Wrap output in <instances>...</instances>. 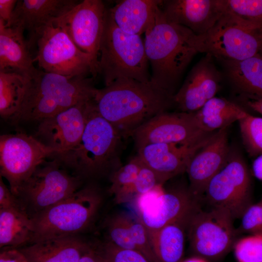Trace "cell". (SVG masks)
<instances>
[{
    "label": "cell",
    "mask_w": 262,
    "mask_h": 262,
    "mask_svg": "<svg viewBox=\"0 0 262 262\" xmlns=\"http://www.w3.org/2000/svg\"><path fill=\"white\" fill-rule=\"evenodd\" d=\"M144 40L121 30L106 9L98 59V73L105 85L122 78L150 82Z\"/></svg>",
    "instance_id": "8992f818"
},
{
    "label": "cell",
    "mask_w": 262,
    "mask_h": 262,
    "mask_svg": "<svg viewBox=\"0 0 262 262\" xmlns=\"http://www.w3.org/2000/svg\"><path fill=\"white\" fill-rule=\"evenodd\" d=\"M232 249L238 262H262V234L237 239Z\"/></svg>",
    "instance_id": "e575fe53"
},
{
    "label": "cell",
    "mask_w": 262,
    "mask_h": 262,
    "mask_svg": "<svg viewBox=\"0 0 262 262\" xmlns=\"http://www.w3.org/2000/svg\"><path fill=\"white\" fill-rule=\"evenodd\" d=\"M233 218L226 211L212 207L204 211L200 205L189 220L187 234L190 247L195 256L216 261L231 249L239 235Z\"/></svg>",
    "instance_id": "30bf717a"
},
{
    "label": "cell",
    "mask_w": 262,
    "mask_h": 262,
    "mask_svg": "<svg viewBox=\"0 0 262 262\" xmlns=\"http://www.w3.org/2000/svg\"><path fill=\"white\" fill-rule=\"evenodd\" d=\"M209 204L240 218L252 203L251 179L247 166L236 151L230 150L223 168L208 183L204 193Z\"/></svg>",
    "instance_id": "8fae6325"
},
{
    "label": "cell",
    "mask_w": 262,
    "mask_h": 262,
    "mask_svg": "<svg viewBox=\"0 0 262 262\" xmlns=\"http://www.w3.org/2000/svg\"><path fill=\"white\" fill-rule=\"evenodd\" d=\"M243 143L252 156L262 154V117L247 112L238 121Z\"/></svg>",
    "instance_id": "1f68e13d"
},
{
    "label": "cell",
    "mask_w": 262,
    "mask_h": 262,
    "mask_svg": "<svg viewBox=\"0 0 262 262\" xmlns=\"http://www.w3.org/2000/svg\"><path fill=\"white\" fill-rule=\"evenodd\" d=\"M159 185H161L160 184L155 173L143 163L134 182L114 196V201L117 204L133 201L140 195Z\"/></svg>",
    "instance_id": "4dcf8cb0"
},
{
    "label": "cell",
    "mask_w": 262,
    "mask_h": 262,
    "mask_svg": "<svg viewBox=\"0 0 262 262\" xmlns=\"http://www.w3.org/2000/svg\"><path fill=\"white\" fill-rule=\"evenodd\" d=\"M246 104L262 115V98L243 96Z\"/></svg>",
    "instance_id": "7bdbcfd3"
},
{
    "label": "cell",
    "mask_w": 262,
    "mask_h": 262,
    "mask_svg": "<svg viewBox=\"0 0 262 262\" xmlns=\"http://www.w3.org/2000/svg\"><path fill=\"white\" fill-rule=\"evenodd\" d=\"M93 101L98 113L125 138L146 121L174 105L173 96L150 82L128 78L97 89Z\"/></svg>",
    "instance_id": "6da1fadb"
},
{
    "label": "cell",
    "mask_w": 262,
    "mask_h": 262,
    "mask_svg": "<svg viewBox=\"0 0 262 262\" xmlns=\"http://www.w3.org/2000/svg\"><path fill=\"white\" fill-rule=\"evenodd\" d=\"M97 89L86 76H66L37 68L29 78L23 103L12 122H38L93 99Z\"/></svg>",
    "instance_id": "277c9868"
},
{
    "label": "cell",
    "mask_w": 262,
    "mask_h": 262,
    "mask_svg": "<svg viewBox=\"0 0 262 262\" xmlns=\"http://www.w3.org/2000/svg\"><path fill=\"white\" fill-rule=\"evenodd\" d=\"M225 9L244 21L262 26V0H223Z\"/></svg>",
    "instance_id": "836d02e7"
},
{
    "label": "cell",
    "mask_w": 262,
    "mask_h": 262,
    "mask_svg": "<svg viewBox=\"0 0 262 262\" xmlns=\"http://www.w3.org/2000/svg\"><path fill=\"white\" fill-rule=\"evenodd\" d=\"M0 262H29L19 249H6L0 253Z\"/></svg>",
    "instance_id": "60d3db41"
},
{
    "label": "cell",
    "mask_w": 262,
    "mask_h": 262,
    "mask_svg": "<svg viewBox=\"0 0 262 262\" xmlns=\"http://www.w3.org/2000/svg\"><path fill=\"white\" fill-rule=\"evenodd\" d=\"M190 42L197 52L216 60L240 61L259 52L262 46V26L244 21L225 12L206 33L192 35Z\"/></svg>",
    "instance_id": "52a82bcc"
},
{
    "label": "cell",
    "mask_w": 262,
    "mask_h": 262,
    "mask_svg": "<svg viewBox=\"0 0 262 262\" xmlns=\"http://www.w3.org/2000/svg\"><path fill=\"white\" fill-rule=\"evenodd\" d=\"M93 247L78 235H74L38 241L19 249L29 262H77Z\"/></svg>",
    "instance_id": "7402d4cb"
},
{
    "label": "cell",
    "mask_w": 262,
    "mask_h": 262,
    "mask_svg": "<svg viewBox=\"0 0 262 262\" xmlns=\"http://www.w3.org/2000/svg\"><path fill=\"white\" fill-rule=\"evenodd\" d=\"M58 153L34 136L23 133L0 136V174L16 196L22 184L46 158Z\"/></svg>",
    "instance_id": "7c38bea8"
},
{
    "label": "cell",
    "mask_w": 262,
    "mask_h": 262,
    "mask_svg": "<svg viewBox=\"0 0 262 262\" xmlns=\"http://www.w3.org/2000/svg\"><path fill=\"white\" fill-rule=\"evenodd\" d=\"M124 138L122 132L98 113L93 99L87 105L85 128L78 143L52 157L82 179L109 178L123 165Z\"/></svg>",
    "instance_id": "7a4b0ae2"
},
{
    "label": "cell",
    "mask_w": 262,
    "mask_h": 262,
    "mask_svg": "<svg viewBox=\"0 0 262 262\" xmlns=\"http://www.w3.org/2000/svg\"><path fill=\"white\" fill-rule=\"evenodd\" d=\"M77 262H105L98 248L93 247Z\"/></svg>",
    "instance_id": "b9f144b4"
},
{
    "label": "cell",
    "mask_w": 262,
    "mask_h": 262,
    "mask_svg": "<svg viewBox=\"0 0 262 262\" xmlns=\"http://www.w3.org/2000/svg\"><path fill=\"white\" fill-rule=\"evenodd\" d=\"M127 220L131 239L137 250L150 262H157L152 250L147 229L140 219L127 212Z\"/></svg>",
    "instance_id": "d590c367"
},
{
    "label": "cell",
    "mask_w": 262,
    "mask_h": 262,
    "mask_svg": "<svg viewBox=\"0 0 262 262\" xmlns=\"http://www.w3.org/2000/svg\"><path fill=\"white\" fill-rule=\"evenodd\" d=\"M181 262H209V261L203 257L194 256Z\"/></svg>",
    "instance_id": "f6af8a7d"
},
{
    "label": "cell",
    "mask_w": 262,
    "mask_h": 262,
    "mask_svg": "<svg viewBox=\"0 0 262 262\" xmlns=\"http://www.w3.org/2000/svg\"><path fill=\"white\" fill-rule=\"evenodd\" d=\"M196 209L182 218L159 229L147 230L150 246L157 262L182 261L188 223Z\"/></svg>",
    "instance_id": "d4e9b609"
},
{
    "label": "cell",
    "mask_w": 262,
    "mask_h": 262,
    "mask_svg": "<svg viewBox=\"0 0 262 262\" xmlns=\"http://www.w3.org/2000/svg\"><path fill=\"white\" fill-rule=\"evenodd\" d=\"M213 133V132H212ZM212 133L199 126L194 113H161L146 121L130 134L136 148L153 143L192 146Z\"/></svg>",
    "instance_id": "4fadbf2b"
},
{
    "label": "cell",
    "mask_w": 262,
    "mask_h": 262,
    "mask_svg": "<svg viewBox=\"0 0 262 262\" xmlns=\"http://www.w3.org/2000/svg\"><path fill=\"white\" fill-rule=\"evenodd\" d=\"M92 100V99H91ZM83 101L38 121L34 135L44 145L60 153L74 147L83 132L88 102Z\"/></svg>",
    "instance_id": "e0dca14e"
},
{
    "label": "cell",
    "mask_w": 262,
    "mask_h": 262,
    "mask_svg": "<svg viewBox=\"0 0 262 262\" xmlns=\"http://www.w3.org/2000/svg\"><path fill=\"white\" fill-rule=\"evenodd\" d=\"M24 31L6 27L0 19V71H13L31 77L37 69L25 41Z\"/></svg>",
    "instance_id": "603a6c76"
},
{
    "label": "cell",
    "mask_w": 262,
    "mask_h": 262,
    "mask_svg": "<svg viewBox=\"0 0 262 262\" xmlns=\"http://www.w3.org/2000/svg\"><path fill=\"white\" fill-rule=\"evenodd\" d=\"M33 236L32 220L23 209H0L1 250L22 248L32 243Z\"/></svg>",
    "instance_id": "4316f807"
},
{
    "label": "cell",
    "mask_w": 262,
    "mask_h": 262,
    "mask_svg": "<svg viewBox=\"0 0 262 262\" xmlns=\"http://www.w3.org/2000/svg\"><path fill=\"white\" fill-rule=\"evenodd\" d=\"M258 53L262 57V46Z\"/></svg>",
    "instance_id": "bcb514c9"
},
{
    "label": "cell",
    "mask_w": 262,
    "mask_h": 262,
    "mask_svg": "<svg viewBox=\"0 0 262 262\" xmlns=\"http://www.w3.org/2000/svg\"><path fill=\"white\" fill-rule=\"evenodd\" d=\"M29 77L13 71H0V115L11 121L25 99Z\"/></svg>",
    "instance_id": "f1b7e54d"
},
{
    "label": "cell",
    "mask_w": 262,
    "mask_h": 262,
    "mask_svg": "<svg viewBox=\"0 0 262 262\" xmlns=\"http://www.w3.org/2000/svg\"><path fill=\"white\" fill-rule=\"evenodd\" d=\"M11 208L23 209L17 197L12 193L10 188L5 184L0 176V209Z\"/></svg>",
    "instance_id": "f35d334b"
},
{
    "label": "cell",
    "mask_w": 262,
    "mask_h": 262,
    "mask_svg": "<svg viewBox=\"0 0 262 262\" xmlns=\"http://www.w3.org/2000/svg\"><path fill=\"white\" fill-rule=\"evenodd\" d=\"M241 222L237 229L238 234H262V198L255 204H250L245 211Z\"/></svg>",
    "instance_id": "74e56055"
},
{
    "label": "cell",
    "mask_w": 262,
    "mask_h": 262,
    "mask_svg": "<svg viewBox=\"0 0 262 262\" xmlns=\"http://www.w3.org/2000/svg\"><path fill=\"white\" fill-rule=\"evenodd\" d=\"M133 202L137 216L148 231L159 229L182 218L199 205L188 187L165 190L162 186L140 195Z\"/></svg>",
    "instance_id": "5bb4252c"
},
{
    "label": "cell",
    "mask_w": 262,
    "mask_h": 262,
    "mask_svg": "<svg viewBox=\"0 0 262 262\" xmlns=\"http://www.w3.org/2000/svg\"><path fill=\"white\" fill-rule=\"evenodd\" d=\"M57 159L40 164L19 188L16 197L33 218L79 189L82 178L68 174Z\"/></svg>",
    "instance_id": "ba28073f"
},
{
    "label": "cell",
    "mask_w": 262,
    "mask_h": 262,
    "mask_svg": "<svg viewBox=\"0 0 262 262\" xmlns=\"http://www.w3.org/2000/svg\"><path fill=\"white\" fill-rule=\"evenodd\" d=\"M103 194L90 183L31 218L33 236L31 244L57 237L78 235L94 223L103 205Z\"/></svg>",
    "instance_id": "5b68a950"
},
{
    "label": "cell",
    "mask_w": 262,
    "mask_h": 262,
    "mask_svg": "<svg viewBox=\"0 0 262 262\" xmlns=\"http://www.w3.org/2000/svg\"><path fill=\"white\" fill-rule=\"evenodd\" d=\"M16 0H0V19L6 27H9Z\"/></svg>",
    "instance_id": "ab89813d"
},
{
    "label": "cell",
    "mask_w": 262,
    "mask_h": 262,
    "mask_svg": "<svg viewBox=\"0 0 262 262\" xmlns=\"http://www.w3.org/2000/svg\"><path fill=\"white\" fill-rule=\"evenodd\" d=\"M104 226L105 241L121 248L138 251L131 236L126 212L119 211L110 215L105 219Z\"/></svg>",
    "instance_id": "f546056e"
},
{
    "label": "cell",
    "mask_w": 262,
    "mask_h": 262,
    "mask_svg": "<svg viewBox=\"0 0 262 262\" xmlns=\"http://www.w3.org/2000/svg\"><path fill=\"white\" fill-rule=\"evenodd\" d=\"M246 112L235 103L214 97L194 113L200 127L206 132L212 133L238 121Z\"/></svg>",
    "instance_id": "83f0119b"
},
{
    "label": "cell",
    "mask_w": 262,
    "mask_h": 262,
    "mask_svg": "<svg viewBox=\"0 0 262 262\" xmlns=\"http://www.w3.org/2000/svg\"><path fill=\"white\" fill-rule=\"evenodd\" d=\"M214 58L206 54L192 67L181 86L173 96L180 112L193 113L215 97L222 79Z\"/></svg>",
    "instance_id": "ac0fdd59"
},
{
    "label": "cell",
    "mask_w": 262,
    "mask_h": 262,
    "mask_svg": "<svg viewBox=\"0 0 262 262\" xmlns=\"http://www.w3.org/2000/svg\"><path fill=\"white\" fill-rule=\"evenodd\" d=\"M34 40L37 52L33 60L39 69L66 76L90 73L95 77L98 73L91 56L81 51L64 30L52 22L38 31Z\"/></svg>",
    "instance_id": "9c48e42d"
},
{
    "label": "cell",
    "mask_w": 262,
    "mask_h": 262,
    "mask_svg": "<svg viewBox=\"0 0 262 262\" xmlns=\"http://www.w3.org/2000/svg\"><path fill=\"white\" fill-rule=\"evenodd\" d=\"M142 164L136 154L128 163L112 173L109 177L110 185L108 193L114 196L130 186L136 179Z\"/></svg>",
    "instance_id": "d6a6232c"
},
{
    "label": "cell",
    "mask_w": 262,
    "mask_h": 262,
    "mask_svg": "<svg viewBox=\"0 0 262 262\" xmlns=\"http://www.w3.org/2000/svg\"><path fill=\"white\" fill-rule=\"evenodd\" d=\"M106 9L102 0H84L51 22L64 30L81 51L90 55L98 68Z\"/></svg>",
    "instance_id": "9a60e30c"
},
{
    "label": "cell",
    "mask_w": 262,
    "mask_h": 262,
    "mask_svg": "<svg viewBox=\"0 0 262 262\" xmlns=\"http://www.w3.org/2000/svg\"><path fill=\"white\" fill-rule=\"evenodd\" d=\"M78 2L73 0H19L13 13L9 27H17L34 40L38 31L62 16Z\"/></svg>",
    "instance_id": "44dd1931"
},
{
    "label": "cell",
    "mask_w": 262,
    "mask_h": 262,
    "mask_svg": "<svg viewBox=\"0 0 262 262\" xmlns=\"http://www.w3.org/2000/svg\"><path fill=\"white\" fill-rule=\"evenodd\" d=\"M252 170L254 176L262 180V154L256 157L252 164Z\"/></svg>",
    "instance_id": "ee69618b"
},
{
    "label": "cell",
    "mask_w": 262,
    "mask_h": 262,
    "mask_svg": "<svg viewBox=\"0 0 262 262\" xmlns=\"http://www.w3.org/2000/svg\"><path fill=\"white\" fill-rule=\"evenodd\" d=\"M161 6L167 21L183 26L196 35L206 33L225 12L223 0H166Z\"/></svg>",
    "instance_id": "d6986e66"
},
{
    "label": "cell",
    "mask_w": 262,
    "mask_h": 262,
    "mask_svg": "<svg viewBox=\"0 0 262 262\" xmlns=\"http://www.w3.org/2000/svg\"><path fill=\"white\" fill-rule=\"evenodd\" d=\"M218 60L229 81L243 96L262 98V57L259 53L243 60Z\"/></svg>",
    "instance_id": "484cf974"
},
{
    "label": "cell",
    "mask_w": 262,
    "mask_h": 262,
    "mask_svg": "<svg viewBox=\"0 0 262 262\" xmlns=\"http://www.w3.org/2000/svg\"><path fill=\"white\" fill-rule=\"evenodd\" d=\"M98 248L105 262H150L138 251L121 248L106 241Z\"/></svg>",
    "instance_id": "8d00e7d4"
},
{
    "label": "cell",
    "mask_w": 262,
    "mask_h": 262,
    "mask_svg": "<svg viewBox=\"0 0 262 262\" xmlns=\"http://www.w3.org/2000/svg\"><path fill=\"white\" fill-rule=\"evenodd\" d=\"M162 1L123 0L108 11L121 30L130 34L141 36L153 22Z\"/></svg>",
    "instance_id": "cb8c5ba5"
},
{
    "label": "cell",
    "mask_w": 262,
    "mask_h": 262,
    "mask_svg": "<svg viewBox=\"0 0 262 262\" xmlns=\"http://www.w3.org/2000/svg\"><path fill=\"white\" fill-rule=\"evenodd\" d=\"M228 128L213 132L195 152L187 165V174L191 194L199 200L212 179L225 164L230 151Z\"/></svg>",
    "instance_id": "2e32d148"
},
{
    "label": "cell",
    "mask_w": 262,
    "mask_h": 262,
    "mask_svg": "<svg viewBox=\"0 0 262 262\" xmlns=\"http://www.w3.org/2000/svg\"><path fill=\"white\" fill-rule=\"evenodd\" d=\"M193 33L183 26L167 21L160 6L145 33L150 82L171 96L176 93L185 70L198 53L190 42Z\"/></svg>",
    "instance_id": "3957f363"
},
{
    "label": "cell",
    "mask_w": 262,
    "mask_h": 262,
    "mask_svg": "<svg viewBox=\"0 0 262 262\" xmlns=\"http://www.w3.org/2000/svg\"><path fill=\"white\" fill-rule=\"evenodd\" d=\"M211 134L192 146L168 143L148 144L137 148V155L152 170L160 184L163 186L172 178L186 172L190 159Z\"/></svg>",
    "instance_id": "ffe728a7"
}]
</instances>
